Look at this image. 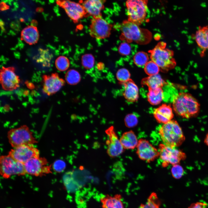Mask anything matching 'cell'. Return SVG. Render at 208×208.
I'll list each match as a JSON object with an SVG mask.
<instances>
[{
  "instance_id": "cell-1",
  "label": "cell",
  "mask_w": 208,
  "mask_h": 208,
  "mask_svg": "<svg viewBox=\"0 0 208 208\" xmlns=\"http://www.w3.org/2000/svg\"><path fill=\"white\" fill-rule=\"evenodd\" d=\"M121 32L120 39L129 43L134 42L140 45L148 44L152 38V33L147 29L141 28L128 20L117 25Z\"/></svg>"
},
{
  "instance_id": "cell-2",
  "label": "cell",
  "mask_w": 208,
  "mask_h": 208,
  "mask_svg": "<svg viewBox=\"0 0 208 208\" xmlns=\"http://www.w3.org/2000/svg\"><path fill=\"white\" fill-rule=\"evenodd\" d=\"M172 107L177 114L186 118L196 116L200 109L196 99L190 94L184 92H179L174 97Z\"/></svg>"
},
{
  "instance_id": "cell-3",
  "label": "cell",
  "mask_w": 208,
  "mask_h": 208,
  "mask_svg": "<svg viewBox=\"0 0 208 208\" xmlns=\"http://www.w3.org/2000/svg\"><path fill=\"white\" fill-rule=\"evenodd\" d=\"M166 42H158L155 47L149 51L151 60L155 63L160 70L165 72L173 69L176 62L174 58L173 51L166 47Z\"/></svg>"
},
{
  "instance_id": "cell-4",
  "label": "cell",
  "mask_w": 208,
  "mask_h": 208,
  "mask_svg": "<svg viewBox=\"0 0 208 208\" xmlns=\"http://www.w3.org/2000/svg\"><path fill=\"white\" fill-rule=\"evenodd\" d=\"M159 133L164 144L170 147H178L185 140L181 128L174 120L164 124L159 128Z\"/></svg>"
},
{
  "instance_id": "cell-5",
  "label": "cell",
  "mask_w": 208,
  "mask_h": 208,
  "mask_svg": "<svg viewBox=\"0 0 208 208\" xmlns=\"http://www.w3.org/2000/svg\"><path fill=\"white\" fill-rule=\"evenodd\" d=\"M7 137L13 148L24 145H33L37 143L32 133L25 125L10 129L7 133Z\"/></svg>"
},
{
  "instance_id": "cell-6",
  "label": "cell",
  "mask_w": 208,
  "mask_h": 208,
  "mask_svg": "<svg viewBox=\"0 0 208 208\" xmlns=\"http://www.w3.org/2000/svg\"><path fill=\"white\" fill-rule=\"evenodd\" d=\"M146 0H129L126 2L128 20L140 25L144 21L148 10Z\"/></svg>"
},
{
  "instance_id": "cell-7",
  "label": "cell",
  "mask_w": 208,
  "mask_h": 208,
  "mask_svg": "<svg viewBox=\"0 0 208 208\" xmlns=\"http://www.w3.org/2000/svg\"><path fill=\"white\" fill-rule=\"evenodd\" d=\"M0 172L5 179L9 178L13 175H24L26 174L24 164L15 160L8 155L0 157Z\"/></svg>"
},
{
  "instance_id": "cell-8",
  "label": "cell",
  "mask_w": 208,
  "mask_h": 208,
  "mask_svg": "<svg viewBox=\"0 0 208 208\" xmlns=\"http://www.w3.org/2000/svg\"><path fill=\"white\" fill-rule=\"evenodd\" d=\"M159 157L162 161V166L165 167L169 164H178L180 161L185 159L184 153L176 147H172L164 144H160L159 147Z\"/></svg>"
},
{
  "instance_id": "cell-9",
  "label": "cell",
  "mask_w": 208,
  "mask_h": 208,
  "mask_svg": "<svg viewBox=\"0 0 208 208\" xmlns=\"http://www.w3.org/2000/svg\"><path fill=\"white\" fill-rule=\"evenodd\" d=\"M112 25L102 17V15L93 17L89 27L90 36L96 39H102L109 37Z\"/></svg>"
},
{
  "instance_id": "cell-10",
  "label": "cell",
  "mask_w": 208,
  "mask_h": 208,
  "mask_svg": "<svg viewBox=\"0 0 208 208\" xmlns=\"http://www.w3.org/2000/svg\"><path fill=\"white\" fill-rule=\"evenodd\" d=\"M26 173L36 177L42 176L52 173V165L44 157L34 158L24 164Z\"/></svg>"
},
{
  "instance_id": "cell-11",
  "label": "cell",
  "mask_w": 208,
  "mask_h": 208,
  "mask_svg": "<svg viewBox=\"0 0 208 208\" xmlns=\"http://www.w3.org/2000/svg\"><path fill=\"white\" fill-rule=\"evenodd\" d=\"M33 145H24L13 148L8 154L15 160L23 164L31 159L40 157L39 150Z\"/></svg>"
},
{
  "instance_id": "cell-12",
  "label": "cell",
  "mask_w": 208,
  "mask_h": 208,
  "mask_svg": "<svg viewBox=\"0 0 208 208\" xmlns=\"http://www.w3.org/2000/svg\"><path fill=\"white\" fill-rule=\"evenodd\" d=\"M15 70L13 67H3L1 69L0 83L4 90L12 91L19 86L20 80L19 76L15 73Z\"/></svg>"
},
{
  "instance_id": "cell-13",
  "label": "cell",
  "mask_w": 208,
  "mask_h": 208,
  "mask_svg": "<svg viewBox=\"0 0 208 208\" xmlns=\"http://www.w3.org/2000/svg\"><path fill=\"white\" fill-rule=\"evenodd\" d=\"M56 3L65 10L68 16L74 22H78L87 14L80 3L70 0H58Z\"/></svg>"
},
{
  "instance_id": "cell-14",
  "label": "cell",
  "mask_w": 208,
  "mask_h": 208,
  "mask_svg": "<svg viewBox=\"0 0 208 208\" xmlns=\"http://www.w3.org/2000/svg\"><path fill=\"white\" fill-rule=\"evenodd\" d=\"M136 147V153L139 158L148 163L159 156V151L146 140L140 139Z\"/></svg>"
},
{
  "instance_id": "cell-15",
  "label": "cell",
  "mask_w": 208,
  "mask_h": 208,
  "mask_svg": "<svg viewBox=\"0 0 208 208\" xmlns=\"http://www.w3.org/2000/svg\"><path fill=\"white\" fill-rule=\"evenodd\" d=\"M105 132L109 139L106 142L108 145L107 151L108 155L112 158L119 155L123 152L124 148L115 132L114 127H109L106 130Z\"/></svg>"
},
{
  "instance_id": "cell-16",
  "label": "cell",
  "mask_w": 208,
  "mask_h": 208,
  "mask_svg": "<svg viewBox=\"0 0 208 208\" xmlns=\"http://www.w3.org/2000/svg\"><path fill=\"white\" fill-rule=\"evenodd\" d=\"M42 78L43 91L48 96L52 95L58 91L65 83L64 80L60 77L56 73H53L51 75H44Z\"/></svg>"
},
{
  "instance_id": "cell-17",
  "label": "cell",
  "mask_w": 208,
  "mask_h": 208,
  "mask_svg": "<svg viewBox=\"0 0 208 208\" xmlns=\"http://www.w3.org/2000/svg\"><path fill=\"white\" fill-rule=\"evenodd\" d=\"M153 115L159 123L165 124L172 120L174 115L170 106L165 104H162L155 109Z\"/></svg>"
},
{
  "instance_id": "cell-18",
  "label": "cell",
  "mask_w": 208,
  "mask_h": 208,
  "mask_svg": "<svg viewBox=\"0 0 208 208\" xmlns=\"http://www.w3.org/2000/svg\"><path fill=\"white\" fill-rule=\"evenodd\" d=\"M194 37L197 45L201 50L200 55L203 56L208 49V25L199 26L195 33Z\"/></svg>"
},
{
  "instance_id": "cell-19",
  "label": "cell",
  "mask_w": 208,
  "mask_h": 208,
  "mask_svg": "<svg viewBox=\"0 0 208 208\" xmlns=\"http://www.w3.org/2000/svg\"><path fill=\"white\" fill-rule=\"evenodd\" d=\"M104 0H88L82 3L87 14L93 17L101 15V12L104 8Z\"/></svg>"
},
{
  "instance_id": "cell-20",
  "label": "cell",
  "mask_w": 208,
  "mask_h": 208,
  "mask_svg": "<svg viewBox=\"0 0 208 208\" xmlns=\"http://www.w3.org/2000/svg\"><path fill=\"white\" fill-rule=\"evenodd\" d=\"M124 87L123 95L127 101L133 103L137 101L139 98L138 86L131 79L122 84Z\"/></svg>"
},
{
  "instance_id": "cell-21",
  "label": "cell",
  "mask_w": 208,
  "mask_h": 208,
  "mask_svg": "<svg viewBox=\"0 0 208 208\" xmlns=\"http://www.w3.org/2000/svg\"><path fill=\"white\" fill-rule=\"evenodd\" d=\"M21 37L22 40L29 45L36 44L39 37L37 28L34 26H28L21 31Z\"/></svg>"
},
{
  "instance_id": "cell-22",
  "label": "cell",
  "mask_w": 208,
  "mask_h": 208,
  "mask_svg": "<svg viewBox=\"0 0 208 208\" xmlns=\"http://www.w3.org/2000/svg\"><path fill=\"white\" fill-rule=\"evenodd\" d=\"M121 197L120 194H116L113 196L107 195L101 199L103 208H124L121 200Z\"/></svg>"
},
{
  "instance_id": "cell-23",
  "label": "cell",
  "mask_w": 208,
  "mask_h": 208,
  "mask_svg": "<svg viewBox=\"0 0 208 208\" xmlns=\"http://www.w3.org/2000/svg\"><path fill=\"white\" fill-rule=\"evenodd\" d=\"M124 148L133 149L137 147L138 141L136 135L132 131L124 133L120 139Z\"/></svg>"
},
{
  "instance_id": "cell-24",
  "label": "cell",
  "mask_w": 208,
  "mask_h": 208,
  "mask_svg": "<svg viewBox=\"0 0 208 208\" xmlns=\"http://www.w3.org/2000/svg\"><path fill=\"white\" fill-rule=\"evenodd\" d=\"M166 83L158 74L149 76L143 79L141 81V84L142 85L146 86L148 88L152 89L162 88Z\"/></svg>"
},
{
  "instance_id": "cell-25",
  "label": "cell",
  "mask_w": 208,
  "mask_h": 208,
  "mask_svg": "<svg viewBox=\"0 0 208 208\" xmlns=\"http://www.w3.org/2000/svg\"><path fill=\"white\" fill-rule=\"evenodd\" d=\"M147 99L149 102L153 105L160 104L164 98V93L161 88L155 89L148 88L147 94Z\"/></svg>"
},
{
  "instance_id": "cell-26",
  "label": "cell",
  "mask_w": 208,
  "mask_h": 208,
  "mask_svg": "<svg viewBox=\"0 0 208 208\" xmlns=\"http://www.w3.org/2000/svg\"><path fill=\"white\" fill-rule=\"evenodd\" d=\"M81 79V75L77 70L71 69L68 70L65 75V79L69 84L75 85L78 83Z\"/></svg>"
},
{
  "instance_id": "cell-27",
  "label": "cell",
  "mask_w": 208,
  "mask_h": 208,
  "mask_svg": "<svg viewBox=\"0 0 208 208\" xmlns=\"http://www.w3.org/2000/svg\"><path fill=\"white\" fill-rule=\"evenodd\" d=\"M149 58L148 54L143 51L137 52L133 58L134 64L139 67H144L148 62Z\"/></svg>"
},
{
  "instance_id": "cell-28",
  "label": "cell",
  "mask_w": 208,
  "mask_h": 208,
  "mask_svg": "<svg viewBox=\"0 0 208 208\" xmlns=\"http://www.w3.org/2000/svg\"><path fill=\"white\" fill-rule=\"evenodd\" d=\"M55 65L58 70L61 71H64L69 68L70 62L66 56H60L56 59Z\"/></svg>"
},
{
  "instance_id": "cell-29",
  "label": "cell",
  "mask_w": 208,
  "mask_h": 208,
  "mask_svg": "<svg viewBox=\"0 0 208 208\" xmlns=\"http://www.w3.org/2000/svg\"><path fill=\"white\" fill-rule=\"evenodd\" d=\"M81 62L84 68L87 69H90L92 68L94 66L95 58L91 54L86 53L81 56Z\"/></svg>"
},
{
  "instance_id": "cell-30",
  "label": "cell",
  "mask_w": 208,
  "mask_h": 208,
  "mask_svg": "<svg viewBox=\"0 0 208 208\" xmlns=\"http://www.w3.org/2000/svg\"><path fill=\"white\" fill-rule=\"evenodd\" d=\"M144 67L145 72L149 76L158 74L160 70L158 66L151 60L148 61Z\"/></svg>"
},
{
  "instance_id": "cell-31",
  "label": "cell",
  "mask_w": 208,
  "mask_h": 208,
  "mask_svg": "<svg viewBox=\"0 0 208 208\" xmlns=\"http://www.w3.org/2000/svg\"><path fill=\"white\" fill-rule=\"evenodd\" d=\"M116 77L120 83L122 84L130 79V74L128 70L123 68L119 69L116 73Z\"/></svg>"
},
{
  "instance_id": "cell-32",
  "label": "cell",
  "mask_w": 208,
  "mask_h": 208,
  "mask_svg": "<svg viewBox=\"0 0 208 208\" xmlns=\"http://www.w3.org/2000/svg\"><path fill=\"white\" fill-rule=\"evenodd\" d=\"M125 123L126 126L129 128H132L136 126L138 122L137 116L134 114H127L125 116Z\"/></svg>"
},
{
  "instance_id": "cell-33",
  "label": "cell",
  "mask_w": 208,
  "mask_h": 208,
  "mask_svg": "<svg viewBox=\"0 0 208 208\" xmlns=\"http://www.w3.org/2000/svg\"><path fill=\"white\" fill-rule=\"evenodd\" d=\"M131 48L129 43L125 42L120 44L118 48L119 53L122 56H127L130 54Z\"/></svg>"
},
{
  "instance_id": "cell-34",
  "label": "cell",
  "mask_w": 208,
  "mask_h": 208,
  "mask_svg": "<svg viewBox=\"0 0 208 208\" xmlns=\"http://www.w3.org/2000/svg\"><path fill=\"white\" fill-rule=\"evenodd\" d=\"M171 172L174 178L176 179H179L182 176L183 174L184 170L182 166L178 164L173 165Z\"/></svg>"
},
{
  "instance_id": "cell-35",
  "label": "cell",
  "mask_w": 208,
  "mask_h": 208,
  "mask_svg": "<svg viewBox=\"0 0 208 208\" xmlns=\"http://www.w3.org/2000/svg\"><path fill=\"white\" fill-rule=\"evenodd\" d=\"M66 164L65 162L61 160H57L53 163L52 167L53 170L60 173L62 172L65 169Z\"/></svg>"
},
{
  "instance_id": "cell-36",
  "label": "cell",
  "mask_w": 208,
  "mask_h": 208,
  "mask_svg": "<svg viewBox=\"0 0 208 208\" xmlns=\"http://www.w3.org/2000/svg\"><path fill=\"white\" fill-rule=\"evenodd\" d=\"M207 206V204L203 202H197L195 203L192 204L189 208H206Z\"/></svg>"
},
{
  "instance_id": "cell-37",
  "label": "cell",
  "mask_w": 208,
  "mask_h": 208,
  "mask_svg": "<svg viewBox=\"0 0 208 208\" xmlns=\"http://www.w3.org/2000/svg\"><path fill=\"white\" fill-rule=\"evenodd\" d=\"M1 5H2V8L1 9L2 10H6V9H7V8L8 7L7 6V5H6V4H5V3H2V5L1 4Z\"/></svg>"
},
{
  "instance_id": "cell-38",
  "label": "cell",
  "mask_w": 208,
  "mask_h": 208,
  "mask_svg": "<svg viewBox=\"0 0 208 208\" xmlns=\"http://www.w3.org/2000/svg\"><path fill=\"white\" fill-rule=\"evenodd\" d=\"M204 142L208 146V133L206 135L204 140Z\"/></svg>"
},
{
  "instance_id": "cell-39",
  "label": "cell",
  "mask_w": 208,
  "mask_h": 208,
  "mask_svg": "<svg viewBox=\"0 0 208 208\" xmlns=\"http://www.w3.org/2000/svg\"><path fill=\"white\" fill-rule=\"evenodd\" d=\"M139 208H144L143 204H142L139 207Z\"/></svg>"
}]
</instances>
